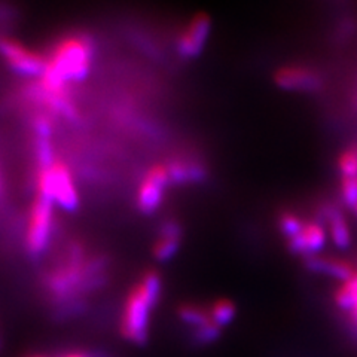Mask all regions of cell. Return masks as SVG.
Masks as SVG:
<instances>
[{"label": "cell", "instance_id": "cell-13", "mask_svg": "<svg viewBox=\"0 0 357 357\" xmlns=\"http://www.w3.org/2000/svg\"><path fill=\"white\" fill-rule=\"evenodd\" d=\"M308 262H310L308 266L312 271L335 277L342 282L349 280L350 277L356 274L354 268L345 261L333 259V258H311Z\"/></svg>", "mask_w": 357, "mask_h": 357}, {"label": "cell", "instance_id": "cell-21", "mask_svg": "<svg viewBox=\"0 0 357 357\" xmlns=\"http://www.w3.org/2000/svg\"><path fill=\"white\" fill-rule=\"evenodd\" d=\"M61 357H94L93 354H84V353H67L63 354Z\"/></svg>", "mask_w": 357, "mask_h": 357}, {"label": "cell", "instance_id": "cell-4", "mask_svg": "<svg viewBox=\"0 0 357 357\" xmlns=\"http://www.w3.org/2000/svg\"><path fill=\"white\" fill-rule=\"evenodd\" d=\"M54 223V203L43 195L36 197L30 210L26 245L30 255L39 256L48 248Z\"/></svg>", "mask_w": 357, "mask_h": 357}, {"label": "cell", "instance_id": "cell-10", "mask_svg": "<svg viewBox=\"0 0 357 357\" xmlns=\"http://www.w3.org/2000/svg\"><path fill=\"white\" fill-rule=\"evenodd\" d=\"M181 227L178 223L169 220L165 222L161 231L158 240L155 243L153 255L158 261H169L176 255V252L181 248Z\"/></svg>", "mask_w": 357, "mask_h": 357}, {"label": "cell", "instance_id": "cell-3", "mask_svg": "<svg viewBox=\"0 0 357 357\" xmlns=\"http://www.w3.org/2000/svg\"><path fill=\"white\" fill-rule=\"evenodd\" d=\"M38 194L50 198L66 211H73L79 206L72 173L61 161H55L50 169H39Z\"/></svg>", "mask_w": 357, "mask_h": 357}, {"label": "cell", "instance_id": "cell-12", "mask_svg": "<svg viewBox=\"0 0 357 357\" xmlns=\"http://www.w3.org/2000/svg\"><path fill=\"white\" fill-rule=\"evenodd\" d=\"M335 304L349 316L357 329V273L349 280L342 282L341 287L335 292Z\"/></svg>", "mask_w": 357, "mask_h": 357}, {"label": "cell", "instance_id": "cell-8", "mask_svg": "<svg viewBox=\"0 0 357 357\" xmlns=\"http://www.w3.org/2000/svg\"><path fill=\"white\" fill-rule=\"evenodd\" d=\"M275 84L289 91H316L321 85L320 75L304 66H286L278 69Z\"/></svg>", "mask_w": 357, "mask_h": 357}, {"label": "cell", "instance_id": "cell-19", "mask_svg": "<svg viewBox=\"0 0 357 357\" xmlns=\"http://www.w3.org/2000/svg\"><path fill=\"white\" fill-rule=\"evenodd\" d=\"M340 189H341V197H342L344 203L356 208V206H357V177L341 178Z\"/></svg>", "mask_w": 357, "mask_h": 357}, {"label": "cell", "instance_id": "cell-6", "mask_svg": "<svg viewBox=\"0 0 357 357\" xmlns=\"http://www.w3.org/2000/svg\"><path fill=\"white\" fill-rule=\"evenodd\" d=\"M170 183L169 172L165 165H155L146 173L137 191V207L144 215H151L158 210L165 194V188Z\"/></svg>", "mask_w": 357, "mask_h": 357}, {"label": "cell", "instance_id": "cell-9", "mask_svg": "<svg viewBox=\"0 0 357 357\" xmlns=\"http://www.w3.org/2000/svg\"><path fill=\"white\" fill-rule=\"evenodd\" d=\"M325 228L316 222H305L296 236L289 238V248L301 255H314L325 245Z\"/></svg>", "mask_w": 357, "mask_h": 357}, {"label": "cell", "instance_id": "cell-22", "mask_svg": "<svg viewBox=\"0 0 357 357\" xmlns=\"http://www.w3.org/2000/svg\"><path fill=\"white\" fill-rule=\"evenodd\" d=\"M356 213H357V206H356Z\"/></svg>", "mask_w": 357, "mask_h": 357}, {"label": "cell", "instance_id": "cell-1", "mask_svg": "<svg viewBox=\"0 0 357 357\" xmlns=\"http://www.w3.org/2000/svg\"><path fill=\"white\" fill-rule=\"evenodd\" d=\"M161 296V278L148 273L130 292L121 316V333L128 342L144 345L149 338L151 314Z\"/></svg>", "mask_w": 357, "mask_h": 357}, {"label": "cell", "instance_id": "cell-5", "mask_svg": "<svg viewBox=\"0 0 357 357\" xmlns=\"http://www.w3.org/2000/svg\"><path fill=\"white\" fill-rule=\"evenodd\" d=\"M0 54L10 69L24 76H42L47 70L48 60L40 54L22 47L14 39L0 38Z\"/></svg>", "mask_w": 357, "mask_h": 357}, {"label": "cell", "instance_id": "cell-14", "mask_svg": "<svg viewBox=\"0 0 357 357\" xmlns=\"http://www.w3.org/2000/svg\"><path fill=\"white\" fill-rule=\"evenodd\" d=\"M178 319H181L185 325L191 326L195 331L203 329L204 326L213 323L210 320L208 310H204L203 307L195 305V304H185L177 311Z\"/></svg>", "mask_w": 357, "mask_h": 357}, {"label": "cell", "instance_id": "cell-16", "mask_svg": "<svg viewBox=\"0 0 357 357\" xmlns=\"http://www.w3.org/2000/svg\"><path fill=\"white\" fill-rule=\"evenodd\" d=\"M329 232L337 248H349L351 241V232L347 220L344 219L341 213L329 215Z\"/></svg>", "mask_w": 357, "mask_h": 357}, {"label": "cell", "instance_id": "cell-18", "mask_svg": "<svg viewBox=\"0 0 357 357\" xmlns=\"http://www.w3.org/2000/svg\"><path fill=\"white\" fill-rule=\"evenodd\" d=\"M304 220L301 219L299 216L296 215H292V213H286L280 218V222H278V225H280V229L282 232L286 236V238H292L295 237L296 234L301 231V228L304 227Z\"/></svg>", "mask_w": 357, "mask_h": 357}, {"label": "cell", "instance_id": "cell-15", "mask_svg": "<svg viewBox=\"0 0 357 357\" xmlns=\"http://www.w3.org/2000/svg\"><path fill=\"white\" fill-rule=\"evenodd\" d=\"M237 307L229 299H218L208 308L210 320L215 323L218 328H225L236 319Z\"/></svg>", "mask_w": 357, "mask_h": 357}, {"label": "cell", "instance_id": "cell-17", "mask_svg": "<svg viewBox=\"0 0 357 357\" xmlns=\"http://www.w3.org/2000/svg\"><path fill=\"white\" fill-rule=\"evenodd\" d=\"M338 170L341 178L357 177V148L345 151L338 160Z\"/></svg>", "mask_w": 357, "mask_h": 357}, {"label": "cell", "instance_id": "cell-2", "mask_svg": "<svg viewBox=\"0 0 357 357\" xmlns=\"http://www.w3.org/2000/svg\"><path fill=\"white\" fill-rule=\"evenodd\" d=\"M93 59V45L84 36H72L61 40L52 51L47 70L40 81L52 86H67L79 82L89 72Z\"/></svg>", "mask_w": 357, "mask_h": 357}, {"label": "cell", "instance_id": "cell-11", "mask_svg": "<svg viewBox=\"0 0 357 357\" xmlns=\"http://www.w3.org/2000/svg\"><path fill=\"white\" fill-rule=\"evenodd\" d=\"M169 172L170 182L173 183H192L198 182L204 177L203 165L194 160L188 158H174L165 165Z\"/></svg>", "mask_w": 357, "mask_h": 357}, {"label": "cell", "instance_id": "cell-20", "mask_svg": "<svg viewBox=\"0 0 357 357\" xmlns=\"http://www.w3.org/2000/svg\"><path fill=\"white\" fill-rule=\"evenodd\" d=\"M33 126H35L36 137H39V139H50L51 137L52 124H51V119L47 115H38L35 118V122H33Z\"/></svg>", "mask_w": 357, "mask_h": 357}, {"label": "cell", "instance_id": "cell-7", "mask_svg": "<svg viewBox=\"0 0 357 357\" xmlns=\"http://www.w3.org/2000/svg\"><path fill=\"white\" fill-rule=\"evenodd\" d=\"M211 29V21L207 15L199 14L191 20V22L183 29L182 35L178 36L177 50L182 57L192 59L203 51L208 39Z\"/></svg>", "mask_w": 357, "mask_h": 357}]
</instances>
